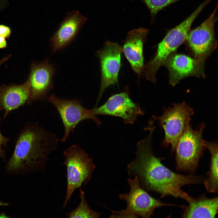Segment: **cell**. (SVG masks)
I'll return each instance as SVG.
<instances>
[{
	"mask_svg": "<svg viewBox=\"0 0 218 218\" xmlns=\"http://www.w3.org/2000/svg\"><path fill=\"white\" fill-rule=\"evenodd\" d=\"M149 130L147 137L137 143L135 158L127 165L128 175L136 176L140 186L147 192H156L162 198L167 195L180 198L188 202L192 196L182 187L202 183L204 176L177 174L164 165L162 159L156 157L153 152L151 141L154 130Z\"/></svg>",
	"mask_w": 218,
	"mask_h": 218,
	"instance_id": "6da1fadb",
	"label": "cell"
},
{
	"mask_svg": "<svg viewBox=\"0 0 218 218\" xmlns=\"http://www.w3.org/2000/svg\"><path fill=\"white\" fill-rule=\"evenodd\" d=\"M58 139L55 134L38 123L27 122L6 164V172L12 175L44 172L49 157L57 148Z\"/></svg>",
	"mask_w": 218,
	"mask_h": 218,
	"instance_id": "7a4b0ae2",
	"label": "cell"
},
{
	"mask_svg": "<svg viewBox=\"0 0 218 218\" xmlns=\"http://www.w3.org/2000/svg\"><path fill=\"white\" fill-rule=\"evenodd\" d=\"M63 164L67 169V188L63 205L64 208L71 199L74 191L85 186L90 181L95 166L93 159L77 144L71 146L63 153Z\"/></svg>",
	"mask_w": 218,
	"mask_h": 218,
	"instance_id": "3957f363",
	"label": "cell"
},
{
	"mask_svg": "<svg viewBox=\"0 0 218 218\" xmlns=\"http://www.w3.org/2000/svg\"><path fill=\"white\" fill-rule=\"evenodd\" d=\"M134 179L128 178L127 181L130 187L129 193L120 194L119 198L125 201L127 207L120 211L111 210L110 218H148L153 215L154 210L164 206H176L184 208L185 206L167 203L155 199L140 186L136 176Z\"/></svg>",
	"mask_w": 218,
	"mask_h": 218,
	"instance_id": "277c9868",
	"label": "cell"
},
{
	"mask_svg": "<svg viewBox=\"0 0 218 218\" xmlns=\"http://www.w3.org/2000/svg\"><path fill=\"white\" fill-rule=\"evenodd\" d=\"M205 126L204 123H202L194 130L190 123L186 124L175 150L177 170L191 174L195 172L206 148L205 141L202 137Z\"/></svg>",
	"mask_w": 218,
	"mask_h": 218,
	"instance_id": "5b68a950",
	"label": "cell"
},
{
	"mask_svg": "<svg viewBox=\"0 0 218 218\" xmlns=\"http://www.w3.org/2000/svg\"><path fill=\"white\" fill-rule=\"evenodd\" d=\"M160 116H153L157 120L165 132V137L161 145L164 147L170 145L172 153L186 124L190 123L191 116L194 114L193 108L185 102L172 104V107H164Z\"/></svg>",
	"mask_w": 218,
	"mask_h": 218,
	"instance_id": "8992f818",
	"label": "cell"
},
{
	"mask_svg": "<svg viewBox=\"0 0 218 218\" xmlns=\"http://www.w3.org/2000/svg\"><path fill=\"white\" fill-rule=\"evenodd\" d=\"M48 100L56 107L62 120L64 129V134L61 140L62 142L66 141L70 133H73L77 125L84 120H92L97 126L102 124L92 109L84 107L76 98L67 100L52 94L48 97Z\"/></svg>",
	"mask_w": 218,
	"mask_h": 218,
	"instance_id": "52a82bcc",
	"label": "cell"
},
{
	"mask_svg": "<svg viewBox=\"0 0 218 218\" xmlns=\"http://www.w3.org/2000/svg\"><path fill=\"white\" fill-rule=\"evenodd\" d=\"M218 4L209 16L200 25L190 30L185 40L195 58L205 60L217 45L214 27L217 17Z\"/></svg>",
	"mask_w": 218,
	"mask_h": 218,
	"instance_id": "ba28073f",
	"label": "cell"
},
{
	"mask_svg": "<svg viewBox=\"0 0 218 218\" xmlns=\"http://www.w3.org/2000/svg\"><path fill=\"white\" fill-rule=\"evenodd\" d=\"M122 51V47L118 44L107 41L103 48L97 52L101 64V82L95 107L106 89L110 85L118 83Z\"/></svg>",
	"mask_w": 218,
	"mask_h": 218,
	"instance_id": "9c48e42d",
	"label": "cell"
},
{
	"mask_svg": "<svg viewBox=\"0 0 218 218\" xmlns=\"http://www.w3.org/2000/svg\"><path fill=\"white\" fill-rule=\"evenodd\" d=\"M92 110L96 115H105L120 117L126 124H133L144 112L130 99L127 88L124 91L111 97L104 104Z\"/></svg>",
	"mask_w": 218,
	"mask_h": 218,
	"instance_id": "30bf717a",
	"label": "cell"
},
{
	"mask_svg": "<svg viewBox=\"0 0 218 218\" xmlns=\"http://www.w3.org/2000/svg\"><path fill=\"white\" fill-rule=\"evenodd\" d=\"M205 61L183 54L171 55L164 65L169 71L170 84L174 86L181 80L189 76L204 78Z\"/></svg>",
	"mask_w": 218,
	"mask_h": 218,
	"instance_id": "8fae6325",
	"label": "cell"
},
{
	"mask_svg": "<svg viewBox=\"0 0 218 218\" xmlns=\"http://www.w3.org/2000/svg\"><path fill=\"white\" fill-rule=\"evenodd\" d=\"M54 73V66L47 60L32 63L28 79L30 85L28 104L38 101L48 100L47 94L52 88Z\"/></svg>",
	"mask_w": 218,
	"mask_h": 218,
	"instance_id": "7c38bea8",
	"label": "cell"
},
{
	"mask_svg": "<svg viewBox=\"0 0 218 218\" xmlns=\"http://www.w3.org/2000/svg\"><path fill=\"white\" fill-rule=\"evenodd\" d=\"M148 32V29L143 27L132 30L128 32L122 48L125 56L139 78L145 65L143 47Z\"/></svg>",
	"mask_w": 218,
	"mask_h": 218,
	"instance_id": "4fadbf2b",
	"label": "cell"
},
{
	"mask_svg": "<svg viewBox=\"0 0 218 218\" xmlns=\"http://www.w3.org/2000/svg\"><path fill=\"white\" fill-rule=\"evenodd\" d=\"M87 20L78 11L68 13L50 39L52 52L61 50L72 42Z\"/></svg>",
	"mask_w": 218,
	"mask_h": 218,
	"instance_id": "5bb4252c",
	"label": "cell"
},
{
	"mask_svg": "<svg viewBox=\"0 0 218 218\" xmlns=\"http://www.w3.org/2000/svg\"><path fill=\"white\" fill-rule=\"evenodd\" d=\"M30 94V85L28 80L20 85H3L0 87V110L4 112L5 118L12 111L24 105Z\"/></svg>",
	"mask_w": 218,
	"mask_h": 218,
	"instance_id": "9a60e30c",
	"label": "cell"
},
{
	"mask_svg": "<svg viewBox=\"0 0 218 218\" xmlns=\"http://www.w3.org/2000/svg\"><path fill=\"white\" fill-rule=\"evenodd\" d=\"M218 197L207 198L201 194L195 198L192 197L188 205L184 208L182 217L184 218H214L218 211Z\"/></svg>",
	"mask_w": 218,
	"mask_h": 218,
	"instance_id": "2e32d148",
	"label": "cell"
},
{
	"mask_svg": "<svg viewBox=\"0 0 218 218\" xmlns=\"http://www.w3.org/2000/svg\"><path fill=\"white\" fill-rule=\"evenodd\" d=\"M205 148L210 152V163L209 170L203 182L206 191L216 193L218 190V144L215 141H205Z\"/></svg>",
	"mask_w": 218,
	"mask_h": 218,
	"instance_id": "e0dca14e",
	"label": "cell"
},
{
	"mask_svg": "<svg viewBox=\"0 0 218 218\" xmlns=\"http://www.w3.org/2000/svg\"><path fill=\"white\" fill-rule=\"evenodd\" d=\"M80 201L79 205L74 210L68 212V218H97L102 213L93 210L88 204L84 192L80 189Z\"/></svg>",
	"mask_w": 218,
	"mask_h": 218,
	"instance_id": "ac0fdd59",
	"label": "cell"
},
{
	"mask_svg": "<svg viewBox=\"0 0 218 218\" xmlns=\"http://www.w3.org/2000/svg\"><path fill=\"white\" fill-rule=\"evenodd\" d=\"M132 1L133 0H130ZM146 6L150 13L153 21L157 14L160 11L177 2L182 0H140Z\"/></svg>",
	"mask_w": 218,
	"mask_h": 218,
	"instance_id": "d6986e66",
	"label": "cell"
},
{
	"mask_svg": "<svg viewBox=\"0 0 218 218\" xmlns=\"http://www.w3.org/2000/svg\"><path fill=\"white\" fill-rule=\"evenodd\" d=\"M1 120H0V122ZM9 138L3 136L0 131V158H1L4 162L6 160L5 153L2 146L5 147L7 143L9 141Z\"/></svg>",
	"mask_w": 218,
	"mask_h": 218,
	"instance_id": "ffe728a7",
	"label": "cell"
},
{
	"mask_svg": "<svg viewBox=\"0 0 218 218\" xmlns=\"http://www.w3.org/2000/svg\"><path fill=\"white\" fill-rule=\"evenodd\" d=\"M11 33L10 28L7 26L0 25V36L6 38H9Z\"/></svg>",
	"mask_w": 218,
	"mask_h": 218,
	"instance_id": "44dd1931",
	"label": "cell"
},
{
	"mask_svg": "<svg viewBox=\"0 0 218 218\" xmlns=\"http://www.w3.org/2000/svg\"><path fill=\"white\" fill-rule=\"evenodd\" d=\"M9 5L8 0H0V12L6 8Z\"/></svg>",
	"mask_w": 218,
	"mask_h": 218,
	"instance_id": "7402d4cb",
	"label": "cell"
},
{
	"mask_svg": "<svg viewBox=\"0 0 218 218\" xmlns=\"http://www.w3.org/2000/svg\"><path fill=\"white\" fill-rule=\"evenodd\" d=\"M7 47V42L5 38L0 36V48H3Z\"/></svg>",
	"mask_w": 218,
	"mask_h": 218,
	"instance_id": "603a6c76",
	"label": "cell"
},
{
	"mask_svg": "<svg viewBox=\"0 0 218 218\" xmlns=\"http://www.w3.org/2000/svg\"><path fill=\"white\" fill-rule=\"evenodd\" d=\"M9 58L8 57H6L2 59L0 61V66L2 65L3 63H4Z\"/></svg>",
	"mask_w": 218,
	"mask_h": 218,
	"instance_id": "cb8c5ba5",
	"label": "cell"
}]
</instances>
